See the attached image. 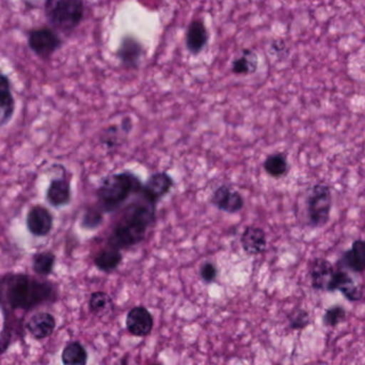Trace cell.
Segmentation results:
<instances>
[{
  "label": "cell",
  "instance_id": "1",
  "mask_svg": "<svg viewBox=\"0 0 365 365\" xmlns=\"http://www.w3.org/2000/svg\"><path fill=\"white\" fill-rule=\"evenodd\" d=\"M57 285L24 272H8L0 277V309L4 319L13 313H28L46 304L57 302Z\"/></svg>",
  "mask_w": 365,
  "mask_h": 365
},
{
  "label": "cell",
  "instance_id": "2",
  "mask_svg": "<svg viewBox=\"0 0 365 365\" xmlns=\"http://www.w3.org/2000/svg\"><path fill=\"white\" fill-rule=\"evenodd\" d=\"M156 206L140 193V197L122 207L107 245L122 251L143 242L150 227L155 222Z\"/></svg>",
  "mask_w": 365,
  "mask_h": 365
},
{
  "label": "cell",
  "instance_id": "3",
  "mask_svg": "<svg viewBox=\"0 0 365 365\" xmlns=\"http://www.w3.org/2000/svg\"><path fill=\"white\" fill-rule=\"evenodd\" d=\"M143 182L132 171H122L107 175L96 189V206L104 214L117 212L124 204L143 191Z\"/></svg>",
  "mask_w": 365,
  "mask_h": 365
},
{
  "label": "cell",
  "instance_id": "4",
  "mask_svg": "<svg viewBox=\"0 0 365 365\" xmlns=\"http://www.w3.org/2000/svg\"><path fill=\"white\" fill-rule=\"evenodd\" d=\"M44 14L56 31L72 34L85 16L83 0H45Z\"/></svg>",
  "mask_w": 365,
  "mask_h": 365
},
{
  "label": "cell",
  "instance_id": "5",
  "mask_svg": "<svg viewBox=\"0 0 365 365\" xmlns=\"http://www.w3.org/2000/svg\"><path fill=\"white\" fill-rule=\"evenodd\" d=\"M332 208V193L329 185L319 182L309 190L307 199V212L309 225L322 227L330 220Z\"/></svg>",
  "mask_w": 365,
  "mask_h": 365
},
{
  "label": "cell",
  "instance_id": "6",
  "mask_svg": "<svg viewBox=\"0 0 365 365\" xmlns=\"http://www.w3.org/2000/svg\"><path fill=\"white\" fill-rule=\"evenodd\" d=\"M30 51L42 60H48L61 48L63 40L51 27H38L30 30L27 38Z\"/></svg>",
  "mask_w": 365,
  "mask_h": 365
},
{
  "label": "cell",
  "instance_id": "7",
  "mask_svg": "<svg viewBox=\"0 0 365 365\" xmlns=\"http://www.w3.org/2000/svg\"><path fill=\"white\" fill-rule=\"evenodd\" d=\"M26 227L34 237H46L53 229V214L48 208L36 204L28 210Z\"/></svg>",
  "mask_w": 365,
  "mask_h": 365
},
{
  "label": "cell",
  "instance_id": "8",
  "mask_svg": "<svg viewBox=\"0 0 365 365\" xmlns=\"http://www.w3.org/2000/svg\"><path fill=\"white\" fill-rule=\"evenodd\" d=\"M175 186V180L168 173H156L150 175L147 182L143 184L141 195L143 197L158 205V202L169 195Z\"/></svg>",
  "mask_w": 365,
  "mask_h": 365
},
{
  "label": "cell",
  "instance_id": "9",
  "mask_svg": "<svg viewBox=\"0 0 365 365\" xmlns=\"http://www.w3.org/2000/svg\"><path fill=\"white\" fill-rule=\"evenodd\" d=\"M334 274L336 269L328 259L317 257L311 264V284L317 291L331 292Z\"/></svg>",
  "mask_w": 365,
  "mask_h": 365
},
{
  "label": "cell",
  "instance_id": "10",
  "mask_svg": "<svg viewBox=\"0 0 365 365\" xmlns=\"http://www.w3.org/2000/svg\"><path fill=\"white\" fill-rule=\"evenodd\" d=\"M215 207L227 214H236L244 208V197L238 191L232 190L230 187L222 185L218 187L210 197Z\"/></svg>",
  "mask_w": 365,
  "mask_h": 365
},
{
  "label": "cell",
  "instance_id": "11",
  "mask_svg": "<svg viewBox=\"0 0 365 365\" xmlns=\"http://www.w3.org/2000/svg\"><path fill=\"white\" fill-rule=\"evenodd\" d=\"M153 326V317L145 307H135L126 317V328L132 336L145 338L151 334Z\"/></svg>",
  "mask_w": 365,
  "mask_h": 365
},
{
  "label": "cell",
  "instance_id": "12",
  "mask_svg": "<svg viewBox=\"0 0 365 365\" xmlns=\"http://www.w3.org/2000/svg\"><path fill=\"white\" fill-rule=\"evenodd\" d=\"M46 201L55 208H61L70 204L72 200V187L66 175L51 180L46 189Z\"/></svg>",
  "mask_w": 365,
  "mask_h": 365
},
{
  "label": "cell",
  "instance_id": "13",
  "mask_svg": "<svg viewBox=\"0 0 365 365\" xmlns=\"http://www.w3.org/2000/svg\"><path fill=\"white\" fill-rule=\"evenodd\" d=\"M143 46L135 36L128 34L122 38L117 51L118 59L126 68H137L143 55Z\"/></svg>",
  "mask_w": 365,
  "mask_h": 365
},
{
  "label": "cell",
  "instance_id": "14",
  "mask_svg": "<svg viewBox=\"0 0 365 365\" xmlns=\"http://www.w3.org/2000/svg\"><path fill=\"white\" fill-rule=\"evenodd\" d=\"M57 321L49 312L36 313L25 324L26 330L38 341L49 338L55 331Z\"/></svg>",
  "mask_w": 365,
  "mask_h": 365
},
{
  "label": "cell",
  "instance_id": "15",
  "mask_svg": "<svg viewBox=\"0 0 365 365\" xmlns=\"http://www.w3.org/2000/svg\"><path fill=\"white\" fill-rule=\"evenodd\" d=\"M341 292L349 302H359L364 298V289L361 285L357 284L351 278V274L345 270H336L331 292Z\"/></svg>",
  "mask_w": 365,
  "mask_h": 365
},
{
  "label": "cell",
  "instance_id": "16",
  "mask_svg": "<svg viewBox=\"0 0 365 365\" xmlns=\"http://www.w3.org/2000/svg\"><path fill=\"white\" fill-rule=\"evenodd\" d=\"M240 242H242V250L247 255H259L266 250L267 236L261 227L250 225L242 232Z\"/></svg>",
  "mask_w": 365,
  "mask_h": 365
},
{
  "label": "cell",
  "instance_id": "17",
  "mask_svg": "<svg viewBox=\"0 0 365 365\" xmlns=\"http://www.w3.org/2000/svg\"><path fill=\"white\" fill-rule=\"evenodd\" d=\"M15 105L10 78L0 72V128L6 125L12 120Z\"/></svg>",
  "mask_w": 365,
  "mask_h": 365
},
{
  "label": "cell",
  "instance_id": "18",
  "mask_svg": "<svg viewBox=\"0 0 365 365\" xmlns=\"http://www.w3.org/2000/svg\"><path fill=\"white\" fill-rule=\"evenodd\" d=\"M185 42L191 55H199L203 51L208 42V32L203 21L195 19L189 24Z\"/></svg>",
  "mask_w": 365,
  "mask_h": 365
},
{
  "label": "cell",
  "instance_id": "19",
  "mask_svg": "<svg viewBox=\"0 0 365 365\" xmlns=\"http://www.w3.org/2000/svg\"><path fill=\"white\" fill-rule=\"evenodd\" d=\"M122 261H123L122 251L107 245L105 248L96 253L93 263L101 272H105V274H111L118 269V267L121 265Z\"/></svg>",
  "mask_w": 365,
  "mask_h": 365
},
{
  "label": "cell",
  "instance_id": "20",
  "mask_svg": "<svg viewBox=\"0 0 365 365\" xmlns=\"http://www.w3.org/2000/svg\"><path fill=\"white\" fill-rule=\"evenodd\" d=\"M343 266L351 272L362 274L365 272V240H357L353 242L351 249L343 255Z\"/></svg>",
  "mask_w": 365,
  "mask_h": 365
},
{
  "label": "cell",
  "instance_id": "21",
  "mask_svg": "<svg viewBox=\"0 0 365 365\" xmlns=\"http://www.w3.org/2000/svg\"><path fill=\"white\" fill-rule=\"evenodd\" d=\"M56 261H57V257L53 251H41L32 257V270L36 276L46 278L53 274Z\"/></svg>",
  "mask_w": 365,
  "mask_h": 365
},
{
  "label": "cell",
  "instance_id": "22",
  "mask_svg": "<svg viewBox=\"0 0 365 365\" xmlns=\"http://www.w3.org/2000/svg\"><path fill=\"white\" fill-rule=\"evenodd\" d=\"M259 60L255 51L244 49L232 62V72L235 75H250L257 72Z\"/></svg>",
  "mask_w": 365,
  "mask_h": 365
},
{
  "label": "cell",
  "instance_id": "23",
  "mask_svg": "<svg viewBox=\"0 0 365 365\" xmlns=\"http://www.w3.org/2000/svg\"><path fill=\"white\" fill-rule=\"evenodd\" d=\"M87 349L78 341H72L64 346L61 354V361L63 365H87Z\"/></svg>",
  "mask_w": 365,
  "mask_h": 365
},
{
  "label": "cell",
  "instance_id": "24",
  "mask_svg": "<svg viewBox=\"0 0 365 365\" xmlns=\"http://www.w3.org/2000/svg\"><path fill=\"white\" fill-rule=\"evenodd\" d=\"M264 170L274 179H281L289 173V162L285 154L274 153L266 158L263 164Z\"/></svg>",
  "mask_w": 365,
  "mask_h": 365
},
{
  "label": "cell",
  "instance_id": "25",
  "mask_svg": "<svg viewBox=\"0 0 365 365\" xmlns=\"http://www.w3.org/2000/svg\"><path fill=\"white\" fill-rule=\"evenodd\" d=\"M115 309L113 298L105 292H94L89 299V310L96 317H106L111 314Z\"/></svg>",
  "mask_w": 365,
  "mask_h": 365
},
{
  "label": "cell",
  "instance_id": "26",
  "mask_svg": "<svg viewBox=\"0 0 365 365\" xmlns=\"http://www.w3.org/2000/svg\"><path fill=\"white\" fill-rule=\"evenodd\" d=\"M103 220H104V212L96 204V205L89 206L85 210V214L81 218V227L88 231H92L98 229L102 225Z\"/></svg>",
  "mask_w": 365,
  "mask_h": 365
},
{
  "label": "cell",
  "instance_id": "27",
  "mask_svg": "<svg viewBox=\"0 0 365 365\" xmlns=\"http://www.w3.org/2000/svg\"><path fill=\"white\" fill-rule=\"evenodd\" d=\"M346 315L347 313L344 307L340 306V304L330 307L324 314V325L327 326V327H336L345 321Z\"/></svg>",
  "mask_w": 365,
  "mask_h": 365
},
{
  "label": "cell",
  "instance_id": "28",
  "mask_svg": "<svg viewBox=\"0 0 365 365\" xmlns=\"http://www.w3.org/2000/svg\"><path fill=\"white\" fill-rule=\"evenodd\" d=\"M310 314L304 309H296L289 314V323L292 329L302 330L310 325Z\"/></svg>",
  "mask_w": 365,
  "mask_h": 365
},
{
  "label": "cell",
  "instance_id": "29",
  "mask_svg": "<svg viewBox=\"0 0 365 365\" xmlns=\"http://www.w3.org/2000/svg\"><path fill=\"white\" fill-rule=\"evenodd\" d=\"M122 130L115 125H110L103 132L101 136V143L107 148H115L119 145V134Z\"/></svg>",
  "mask_w": 365,
  "mask_h": 365
},
{
  "label": "cell",
  "instance_id": "30",
  "mask_svg": "<svg viewBox=\"0 0 365 365\" xmlns=\"http://www.w3.org/2000/svg\"><path fill=\"white\" fill-rule=\"evenodd\" d=\"M218 276V269L217 266L212 262H205L200 268V278L206 284L215 282Z\"/></svg>",
  "mask_w": 365,
  "mask_h": 365
},
{
  "label": "cell",
  "instance_id": "31",
  "mask_svg": "<svg viewBox=\"0 0 365 365\" xmlns=\"http://www.w3.org/2000/svg\"><path fill=\"white\" fill-rule=\"evenodd\" d=\"M133 128V121L130 120V117H125L122 121L121 124V130L125 134H130L132 132Z\"/></svg>",
  "mask_w": 365,
  "mask_h": 365
},
{
  "label": "cell",
  "instance_id": "32",
  "mask_svg": "<svg viewBox=\"0 0 365 365\" xmlns=\"http://www.w3.org/2000/svg\"><path fill=\"white\" fill-rule=\"evenodd\" d=\"M154 365H160V364H154Z\"/></svg>",
  "mask_w": 365,
  "mask_h": 365
}]
</instances>
